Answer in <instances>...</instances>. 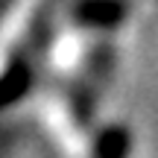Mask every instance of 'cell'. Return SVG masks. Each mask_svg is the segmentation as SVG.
I'll return each instance as SVG.
<instances>
[{
    "mask_svg": "<svg viewBox=\"0 0 158 158\" xmlns=\"http://www.w3.org/2000/svg\"><path fill=\"white\" fill-rule=\"evenodd\" d=\"M44 120L47 126H50V135L56 138V147L62 149V155L68 158H79L82 152V141H76L79 138V111H70V108L64 106H56V102H47L44 106Z\"/></svg>",
    "mask_w": 158,
    "mask_h": 158,
    "instance_id": "6da1fadb",
    "label": "cell"
},
{
    "mask_svg": "<svg viewBox=\"0 0 158 158\" xmlns=\"http://www.w3.org/2000/svg\"><path fill=\"white\" fill-rule=\"evenodd\" d=\"M27 88H29V73L23 68H15V70H9V73H3L0 76V108L18 102L27 94Z\"/></svg>",
    "mask_w": 158,
    "mask_h": 158,
    "instance_id": "3957f363",
    "label": "cell"
},
{
    "mask_svg": "<svg viewBox=\"0 0 158 158\" xmlns=\"http://www.w3.org/2000/svg\"><path fill=\"white\" fill-rule=\"evenodd\" d=\"M129 132L126 129H106L100 138L94 141V155L97 158H126L129 152Z\"/></svg>",
    "mask_w": 158,
    "mask_h": 158,
    "instance_id": "7a4b0ae2",
    "label": "cell"
}]
</instances>
